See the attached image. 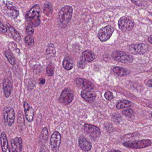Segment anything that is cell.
Segmentation results:
<instances>
[{
	"mask_svg": "<svg viewBox=\"0 0 152 152\" xmlns=\"http://www.w3.org/2000/svg\"><path fill=\"white\" fill-rule=\"evenodd\" d=\"M40 6L39 4L34 5L26 14V21L31 25L37 27L40 24Z\"/></svg>",
	"mask_w": 152,
	"mask_h": 152,
	"instance_id": "1",
	"label": "cell"
},
{
	"mask_svg": "<svg viewBox=\"0 0 152 152\" xmlns=\"http://www.w3.org/2000/svg\"><path fill=\"white\" fill-rule=\"evenodd\" d=\"M1 9L6 15L12 19H16L19 15V10L14 3L8 1H3Z\"/></svg>",
	"mask_w": 152,
	"mask_h": 152,
	"instance_id": "2",
	"label": "cell"
},
{
	"mask_svg": "<svg viewBox=\"0 0 152 152\" xmlns=\"http://www.w3.org/2000/svg\"><path fill=\"white\" fill-rule=\"evenodd\" d=\"M73 8L69 6H66L62 8L58 13L59 22L63 26H66L72 19Z\"/></svg>",
	"mask_w": 152,
	"mask_h": 152,
	"instance_id": "3",
	"label": "cell"
},
{
	"mask_svg": "<svg viewBox=\"0 0 152 152\" xmlns=\"http://www.w3.org/2000/svg\"><path fill=\"white\" fill-rule=\"evenodd\" d=\"M112 57L115 61L124 64H129L133 61V57L129 53L116 50L112 54Z\"/></svg>",
	"mask_w": 152,
	"mask_h": 152,
	"instance_id": "4",
	"label": "cell"
},
{
	"mask_svg": "<svg viewBox=\"0 0 152 152\" xmlns=\"http://www.w3.org/2000/svg\"><path fill=\"white\" fill-rule=\"evenodd\" d=\"M152 142L149 140H142L135 141H129L123 143V145L131 148H143L151 145Z\"/></svg>",
	"mask_w": 152,
	"mask_h": 152,
	"instance_id": "5",
	"label": "cell"
},
{
	"mask_svg": "<svg viewBox=\"0 0 152 152\" xmlns=\"http://www.w3.org/2000/svg\"><path fill=\"white\" fill-rule=\"evenodd\" d=\"M74 97L73 91L69 88H66L62 91L58 99V101L64 105H67L73 101Z\"/></svg>",
	"mask_w": 152,
	"mask_h": 152,
	"instance_id": "6",
	"label": "cell"
},
{
	"mask_svg": "<svg viewBox=\"0 0 152 152\" xmlns=\"http://www.w3.org/2000/svg\"><path fill=\"white\" fill-rule=\"evenodd\" d=\"M3 116L5 123L10 127L13 125L15 120V112L14 108L6 106L3 110Z\"/></svg>",
	"mask_w": 152,
	"mask_h": 152,
	"instance_id": "7",
	"label": "cell"
},
{
	"mask_svg": "<svg viewBox=\"0 0 152 152\" xmlns=\"http://www.w3.org/2000/svg\"><path fill=\"white\" fill-rule=\"evenodd\" d=\"M113 32V28L110 26H107L99 31L98 37L101 42H104L110 39Z\"/></svg>",
	"mask_w": 152,
	"mask_h": 152,
	"instance_id": "8",
	"label": "cell"
},
{
	"mask_svg": "<svg viewBox=\"0 0 152 152\" xmlns=\"http://www.w3.org/2000/svg\"><path fill=\"white\" fill-rule=\"evenodd\" d=\"M134 26L133 20L128 17H122L118 21L119 29L122 31H126L132 29Z\"/></svg>",
	"mask_w": 152,
	"mask_h": 152,
	"instance_id": "9",
	"label": "cell"
},
{
	"mask_svg": "<svg viewBox=\"0 0 152 152\" xmlns=\"http://www.w3.org/2000/svg\"><path fill=\"white\" fill-rule=\"evenodd\" d=\"M50 146L52 151L57 152L59 150L61 141V136L58 131L54 132L50 138Z\"/></svg>",
	"mask_w": 152,
	"mask_h": 152,
	"instance_id": "10",
	"label": "cell"
},
{
	"mask_svg": "<svg viewBox=\"0 0 152 152\" xmlns=\"http://www.w3.org/2000/svg\"><path fill=\"white\" fill-rule=\"evenodd\" d=\"M84 129L85 131L93 139H96L100 137L101 134L100 129L95 125L85 124Z\"/></svg>",
	"mask_w": 152,
	"mask_h": 152,
	"instance_id": "11",
	"label": "cell"
},
{
	"mask_svg": "<svg viewBox=\"0 0 152 152\" xmlns=\"http://www.w3.org/2000/svg\"><path fill=\"white\" fill-rule=\"evenodd\" d=\"M76 85L79 88L86 91H90L93 89L94 85L91 82L86 79L77 78L75 80Z\"/></svg>",
	"mask_w": 152,
	"mask_h": 152,
	"instance_id": "12",
	"label": "cell"
},
{
	"mask_svg": "<svg viewBox=\"0 0 152 152\" xmlns=\"http://www.w3.org/2000/svg\"><path fill=\"white\" fill-rule=\"evenodd\" d=\"M149 46L145 44H137L129 46L131 52L135 54H144L149 50Z\"/></svg>",
	"mask_w": 152,
	"mask_h": 152,
	"instance_id": "13",
	"label": "cell"
},
{
	"mask_svg": "<svg viewBox=\"0 0 152 152\" xmlns=\"http://www.w3.org/2000/svg\"><path fill=\"white\" fill-rule=\"evenodd\" d=\"M12 152H21L23 149V140L20 137H15L11 140Z\"/></svg>",
	"mask_w": 152,
	"mask_h": 152,
	"instance_id": "14",
	"label": "cell"
},
{
	"mask_svg": "<svg viewBox=\"0 0 152 152\" xmlns=\"http://www.w3.org/2000/svg\"><path fill=\"white\" fill-rule=\"evenodd\" d=\"M23 106L26 120L28 121L31 122L33 121L34 117L33 108L26 101L24 102Z\"/></svg>",
	"mask_w": 152,
	"mask_h": 152,
	"instance_id": "15",
	"label": "cell"
},
{
	"mask_svg": "<svg viewBox=\"0 0 152 152\" xmlns=\"http://www.w3.org/2000/svg\"><path fill=\"white\" fill-rule=\"evenodd\" d=\"M12 83L9 79H5L3 82V88L6 97L8 98L11 95L13 90Z\"/></svg>",
	"mask_w": 152,
	"mask_h": 152,
	"instance_id": "16",
	"label": "cell"
},
{
	"mask_svg": "<svg viewBox=\"0 0 152 152\" xmlns=\"http://www.w3.org/2000/svg\"><path fill=\"white\" fill-rule=\"evenodd\" d=\"M82 97L88 103H92L96 99V95L95 92L90 91L83 90L81 93Z\"/></svg>",
	"mask_w": 152,
	"mask_h": 152,
	"instance_id": "17",
	"label": "cell"
},
{
	"mask_svg": "<svg viewBox=\"0 0 152 152\" xmlns=\"http://www.w3.org/2000/svg\"><path fill=\"white\" fill-rule=\"evenodd\" d=\"M79 145L82 150L86 152L89 151L92 147L91 143L82 136L79 138Z\"/></svg>",
	"mask_w": 152,
	"mask_h": 152,
	"instance_id": "18",
	"label": "cell"
},
{
	"mask_svg": "<svg viewBox=\"0 0 152 152\" xmlns=\"http://www.w3.org/2000/svg\"><path fill=\"white\" fill-rule=\"evenodd\" d=\"M0 141L1 145V148L3 152H10V148L8 144V140L7 138V135L4 132H2L1 134Z\"/></svg>",
	"mask_w": 152,
	"mask_h": 152,
	"instance_id": "19",
	"label": "cell"
},
{
	"mask_svg": "<svg viewBox=\"0 0 152 152\" xmlns=\"http://www.w3.org/2000/svg\"><path fill=\"white\" fill-rule=\"evenodd\" d=\"M95 58V55L90 50L83 51L80 57V60L86 63L87 62H91L94 60Z\"/></svg>",
	"mask_w": 152,
	"mask_h": 152,
	"instance_id": "20",
	"label": "cell"
},
{
	"mask_svg": "<svg viewBox=\"0 0 152 152\" xmlns=\"http://www.w3.org/2000/svg\"><path fill=\"white\" fill-rule=\"evenodd\" d=\"M113 71L115 73L121 77L127 76L129 75L130 72L129 70L122 67L115 66L113 68Z\"/></svg>",
	"mask_w": 152,
	"mask_h": 152,
	"instance_id": "21",
	"label": "cell"
},
{
	"mask_svg": "<svg viewBox=\"0 0 152 152\" xmlns=\"http://www.w3.org/2000/svg\"><path fill=\"white\" fill-rule=\"evenodd\" d=\"M7 25L14 39L17 42H20L21 40V37L19 33L13 26L10 25L9 24H7Z\"/></svg>",
	"mask_w": 152,
	"mask_h": 152,
	"instance_id": "22",
	"label": "cell"
},
{
	"mask_svg": "<svg viewBox=\"0 0 152 152\" xmlns=\"http://www.w3.org/2000/svg\"><path fill=\"white\" fill-rule=\"evenodd\" d=\"M63 66L65 70L70 71L73 67V61L69 57H66L63 62Z\"/></svg>",
	"mask_w": 152,
	"mask_h": 152,
	"instance_id": "23",
	"label": "cell"
},
{
	"mask_svg": "<svg viewBox=\"0 0 152 152\" xmlns=\"http://www.w3.org/2000/svg\"><path fill=\"white\" fill-rule=\"evenodd\" d=\"M132 103L128 100H123L118 102L116 104V107L118 109H123L132 106Z\"/></svg>",
	"mask_w": 152,
	"mask_h": 152,
	"instance_id": "24",
	"label": "cell"
},
{
	"mask_svg": "<svg viewBox=\"0 0 152 152\" xmlns=\"http://www.w3.org/2000/svg\"><path fill=\"white\" fill-rule=\"evenodd\" d=\"M5 56L10 64L15 65V59L12 52L10 50H7L4 52Z\"/></svg>",
	"mask_w": 152,
	"mask_h": 152,
	"instance_id": "25",
	"label": "cell"
},
{
	"mask_svg": "<svg viewBox=\"0 0 152 152\" xmlns=\"http://www.w3.org/2000/svg\"><path fill=\"white\" fill-rule=\"evenodd\" d=\"M48 131L47 127L43 128L42 131L41 133L39 136V140L40 142H46L48 138Z\"/></svg>",
	"mask_w": 152,
	"mask_h": 152,
	"instance_id": "26",
	"label": "cell"
},
{
	"mask_svg": "<svg viewBox=\"0 0 152 152\" xmlns=\"http://www.w3.org/2000/svg\"><path fill=\"white\" fill-rule=\"evenodd\" d=\"M52 7L50 3H47L44 4L43 7V12L47 15L49 16L52 13Z\"/></svg>",
	"mask_w": 152,
	"mask_h": 152,
	"instance_id": "27",
	"label": "cell"
},
{
	"mask_svg": "<svg viewBox=\"0 0 152 152\" xmlns=\"http://www.w3.org/2000/svg\"><path fill=\"white\" fill-rule=\"evenodd\" d=\"M46 52H47V55L48 56H56V51L54 45L52 44H50L47 48Z\"/></svg>",
	"mask_w": 152,
	"mask_h": 152,
	"instance_id": "28",
	"label": "cell"
},
{
	"mask_svg": "<svg viewBox=\"0 0 152 152\" xmlns=\"http://www.w3.org/2000/svg\"><path fill=\"white\" fill-rule=\"evenodd\" d=\"M25 42L26 45L28 46H32L34 45V38L32 35H28L25 38Z\"/></svg>",
	"mask_w": 152,
	"mask_h": 152,
	"instance_id": "29",
	"label": "cell"
},
{
	"mask_svg": "<svg viewBox=\"0 0 152 152\" xmlns=\"http://www.w3.org/2000/svg\"><path fill=\"white\" fill-rule=\"evenodd\" d=\"M54 72H55L54 66L53 65V64L50 63L47 67V69H46V72L48 76L50 77V76H53L54 74Z\"/></svg>",
	"mask_w": 152,
	"mask_h": 152,
	"instance_id": "30",
	"label": "cell"
},
{
	"mask_svg": "<svg viewBox=\"0 0 152 152\" xmlns=\"http://www.w3.org/2000/svg\"><path fill=\"white\" fill-rule=\"evenodd\" d=\"M134 111L131 108L125 109V110H123L122 111L123 114L125 116H127V117H129V118L132 117L134 115Z\"/></svg>",
	"mask_w": 152,
	"mask_h": 152,
	"instance_id": "31",
	"label": "cell"
},
{
	"mask_svg": "<svg viewBox=\"0 0 152 152\" xmlns=\"http://www.w3.org/2000/svg\"><path fill=\"white\" fill-rule=\"evenodd\" d=\"M104 97L106 99L108 100H112L113 99L114 96L112 92L110 91H107L105 93Z\"/></svg>",
	"mask_w": 152,
	"mask_h": 152,
	"instance_id": "32",
	"label": "cell"
},
{
	"mask_svg": "<svg viewBox=\"0 0 152 152\" xmlns=\"http://www.w3.org/2000/svg\"><path fill=\"white\" fill-rule=\"evenodd\" d=\"M26 33L28 35H32L34 32V30L32 26H28L26 27Z\"/></svg>",
	"mask_w": 152,
	"mask_h": 152,
	"instance_id": "33",
	"label": "cell"
},
{
	"mask_svg": "<svg viewBox=\"0 0 152 152\" xmlns=\"http://www.w3.org/2000/svg\"><path fill=\"white\" fill-rule=\"evenodd\" d=\"M131 1L132 3L139 7H142L144 4L143 0H131Z\"/></svg>",
	"mask_w": 152,
	"mask_h": 152,
	"instance_id": "34",
	"label": "cell"
},
{
	"mask_svg": "<svg viewBox=\"0 0 152 152\" xmlns=\"http://www.w3.org/2000/svg\"><path fill=\"white\" fill-rule=\"evenodd\" d=\"M7 27L0 21V32L5 33L7 32Z\"/></svg>",
	"mask_w": 152,
	"mask_h": 152,
	"instance_id": "35",
	"label": "cell"
},
{
	"mask_svg": "<svg viewBox=\"0 0 152 152\" xmlns=\"http://www.w3.org/2000/svg\"><path fill=\"white\" fill-rule=\"evenodd\" d=\"M86 64H87V63H85V62L80 60V62L78 63V65H78V66L79 68L83 69V68L85 67V66H86Z\"/></svg>",
	"mask_w": 152,
	"mask_h": 152,
	"instance_id": "36",
	"label": "cell"
},
{
	"mask_svg": "<svg viewBox=\"0 0 152 152\" xmlns=\"http://www.w3.org/2000/svg\"><path fill=\"white\" fill-rule=\"evenodd\" d=\"M145 83L147 86L150 87V88H152V80L151 79L146 80L145 81Z\"/></svg>",
	"mask_w": 152,
	"mask_h": 152,
	"instance_id": "37",
	"label": "cell"
},
{
	"mask_svg": "<svg viewBox=\"0 0 152 152\" xmlns=\"http://www.w3.org/2000/svg\"><path fill=\"white\" fill-rule=\"evenodd\" d=\"M40 83L41 84H44L46 82V80L44 78H41L39 79Z\"/></svg>",
	"mask_w": 152,
	"mask_h": 152,
	"instance_id": "38",
	"label": "cell"
},
{
	"mask_svg": "<svg viewBox=\"0 0 152 152\" xmlns=\"http://www.w3.org/2000/svg\"><path fill=\"white\" fill-rule=\"evenodd\" d=\"M152 35H150V36H149V37L148 38V41L150 42V43H152Z\"/></svg>",
	"mask_w": 152,
	"mask_h": 152,
	"instance_id": "39",
	"label": "cell"
}]
</instances>
